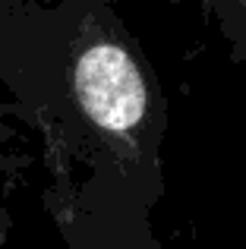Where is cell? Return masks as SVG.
<instances>
[{
  "mask_svg": "<svg viewBox=\"0 0 246 249\" xmlns=\"http://www.w3.org/2000/svg\"><path fill=\"white\" fill-rule=\"evenodd\" d=\"M0 82L41 136L48 212L67 249H161L171 104L105 0H0Z\"/></svg>",
  "mask_w": 246,
  "mask_h": 249,
  "instance_id": "6da1fadb",
  "label": "cell"
},
{
  "mask_svg": "<svg viewBox=\"0 0 246 249\" xmlns=\"http://www.w3.org/2000/svg\"><path fill=\"white\" fill-rule=\"evenodd\" d=\"M205 10L215 16L218 32L230 48V60L246 63V0H205Z\"/></svg>",
  "mask_w": 246,
  "mask_h": 249,
  "instance_id": "7a4b0ae2",
  "label": "cell"
}]
</instances>
